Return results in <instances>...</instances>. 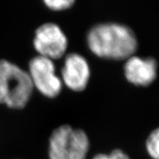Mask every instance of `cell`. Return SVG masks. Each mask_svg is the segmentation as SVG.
I'll return each mask as SVG.
<instances>
[{
  "label": "cell",
  "instance_id": "6da1fadb",
  "mask_svg": "<svg viewBox=\"0 0 159 159\" xmlns=\"http://www.w3.org/2000/svg\"><path fill=\"white\" fill-rule=\"evenodd\" d=\"M87 43L93 54L101 58L127 60L136 52L138 41L134 31L118 23L95 25L87 35Z\"/></svg>",
  "mask_w": 159,
  "mask_h": 159
},
{
  "label": "cell",
  "instance_id": "7a4b0ae2",
  "mask_svg": "<svg viewBox=\"0 0 159 159\" xmlns=\"http://www.w3.org/2000/svg\"><path fill=\"white\" fill-rule=\"evenodd\" d=\"M33 89L27 71L10 61H0V103L14 109L25 108Z\"/></svg>",
  "mask_w": 159,
  "mask_h": 159
},
{
  "label": "cell",
  "instance_id": "3957f363",
  "mask_svg": "<svg viewBox=\"0 0 159 159\" xmlns=\"http://www.w3.org/2000/svg\"><path fill=\"white\" fill-rule=\"evenodd\" d=\"M89 149L90 141L84 130L63 125L52 133L48 156L49 159H86Z\"/></svg>",
  "mask_w": 159,
  "mask_h": 159
},
{
  "label": "cell",
  "instance_id": "277c9868",
  "mask_svg": "<svg viewBox=\"0 0 159 159\" xmlns=\"http://www.w3.org/2000/svg\"><path fill=\"white\" fill-rule=\"evenodd\" d=\"M28 74L33 88L43 96L55 98L62 90V80L56 74L52 60L40 55L33 57L30 62Z\"/></svg>",
  "mask_w": 159,
  "mask_h": 159
},
{
  "label": "cell",
  "instance_id": "5b68a950",
  "mask_svg": "<svg viewBox=\"0 0 159 159\" xmlns=\"http://www.w3.org/2000/svg\"><path fill=\"white\" fill-rule=\"evenodd\" d=\"M33 45L40 56L54 61L65 55L68 47V40L58 25L55 23H45L35 31Z\"/></svg>",
  "mask_w": 159,
  "mask_h": 159
},
{
  "label": "cell",
  "instance_id": "8992f818",
  "mask_svg": "<svg viewBox=\"0 0 159 159\" xmlns=\"http://www.w3.org/2000/svg\"><path fill=\"white\" fill-rule=\"evenodd\" d=\"M90 75V66L83 55L71 53L66 57L61 79L67 88L77 92L85 90L89 82Z\"/></svg>",
  "mask_w": 159,
  "mask_h": 159
},
{
  "label": "cell",
  "instance_id": "52a82bcc",
  "mask_svg": "<svg viewBox=\"0 0 159 159\" xmlns=\"http://www.w3.org/2000/svg\"><path fill=\"white\" fill-rule=\"evenodd\" d=\"M157 66L158 64L154 58H143L134 55L125 60V76L132 84L148 86L156 78Z\"/></svg>",
  "mask_w": 159,
  "mask_h": 159
},
{
  "label": "cell",
  "instance_id": "ba28073f",
  "mask_svg": "<svg viewBox=\"0 0 159 159\" xmlns=\"http://www.w3.org/2000/svg\"><path fill=\"white\" fill-rule=\"evenodd\" d=\"M146 150L152 159H159V128L149 135L146 142Z\"/></svg>",
  "mask_w": 159,
  "mask_h": 159
},
{
  "label": "cell",
  "instance_id": "9c48e42d",
  "mask_svg": "<svg viewBox=\"0 0 159 159\" xmlns=\"http://www.w3.org/2000/svg\"><path fill=\"white\" fill-rule=\"evenodd\" d=\"M49 9L54 11H62L72 7L75 0H43Z\"/></svg>",
  "mask_w": 159,
  "mask_h": 159
},
{
  "label": "cell",
  "instance_id": "30bf717a",
  "mask_svg": "<svg viewBox=\"0 0 159 159\" xmlns=\"http://www.w3.org/2000/svg\"><path fill=\"white\" fill-rule=\"evenodd\" d=\"M93 159H130V156L126 152L120 150L116 149L111 151L110 153H99L94 156Z\"/></svg>",
  "mask_w": 159,
  "mask_h": 159
}]
</instances>
